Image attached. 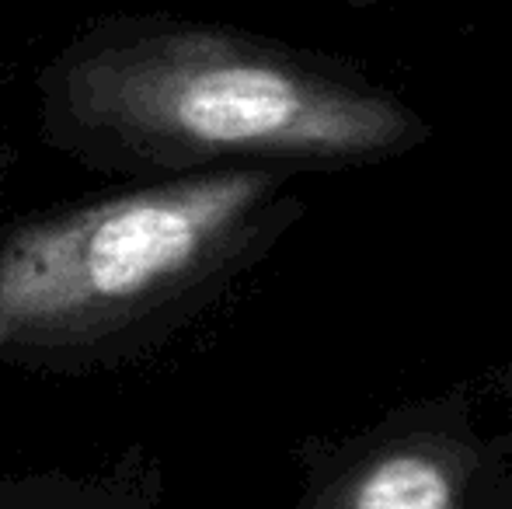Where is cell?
<instances>
[{
  "mask_svg": "<svg viewBox=\"0 0 512 509\" xmlns=\"http://www.w3.org/2000/svg\"><path fill=\"white\" fill-rule=\"evenodd\" d=\"M53 154L122 182L258 161H342L391 147L405 112L251 35L171 14H105L35 74Z\"/></svg>",
  "mask_w": 512,
  "mask_h": 509,
  "instance_id": "cell-1",
  "label": "cell"
},
{
  "mask_svg": "<svg viewBox=\"0 0 512 509\" xmlns=\"http://www.w3.org/2000/svg\"><path fill=\"white\" fill-rule=\"evenodd\" d=\"M283 213V178L227 164L129 182L0 231V367L91 377L147 360Z\"/></svg>",
  "mask_w": 512,
  "mask_h": 509,
  "instance_id": "cell-2",
  "label": "cell"
},
{
  "mask_svg": "<svg viewBox=\"0 0 512 509\" xmlns=\"http://www.w3.org/2000/svg\"><path fill=\"white\" fill-rule=\"evenodd\" d=\"M164 468L150 450L0 475V509H157Z\"/></svg>",
  "mask_w": 512,
  "mask_h": 509,
  "instance_id": "cell-3",
  "label": "cell"
},
{
  "mask_svg": "<svg viewBox=\"0 0 512 509\" xmlns=\"http://www.w3.org/2000/svg\"><path fill=\"white\" fill-rule=\"evenodd\" d=\"M331 509H457V475L432 450H394L328 492Z\"/></svg>",
  "mask_w": 512,
  "mask_h": 509,
  "instance_id": "cell-4",
  "label": "cell"
}]
</instances>
